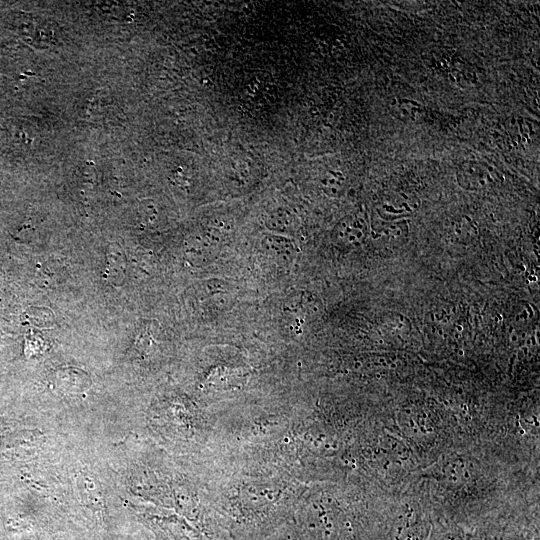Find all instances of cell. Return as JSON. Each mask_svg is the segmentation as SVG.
Instances as JSON below:
<instances>
[{
    "mask_svg": "<svg viewBox=\"0 0 540 540\" xmlns=\"http://www.w3.org/2000/svg\"><path fill=\"white\" fill-rule=\"evenodd\" d=\"M432 540H465L461 533L451 529H437Z\"/></svg>",
    "mask_w": 540,
    "mask_h": 540,
    "instance_id": "5",
    "label": "cell"
},
{
    "mask_svg": "<svg viewBox=\"0 0 540 540\" xmlns=\"http://www.w3.org/2000/svg\"><path fill=\"white\" fill-rule=\"evenodd\" d=\"M457 177L461 185L467 189H481L494 182L488 168L474 162L462 163Z\"/></svg>",
    "mask_w": 540,
    "mask_h": 540,
    "instance_id": "1",
    "label": "cell"
},
{
    "mask_svg": "<svg viewBox=\"0 0 540 540\" xmlns=\"http://www.w3.org/2000/svg\"><path fill=\"white\" fill-rule=\"evenodd\" d=\"M367 233V226L363 218L359 216H346L335 227V236L343 244H359Z\"/></svg>",
    "mask_w": 540,
    "mask_h": 540,
    "instance_id": "2",
    "label": "cell"
},
{
    "mask_svg": "<svg viewBox=\"0 0 540 540\" xmlns=\"http://www.w3.org/2000/svg\"><path fill=\"white\" fill-rule=\"evenodd\" d=\"M537 533L530 525H513L492 529L484 540H537Z\"/></svg>",
    "mask_w": 540,
    "mask_h": 540,
    "instance_id": "3",
    "label": "cell"
},
{
    "mask_svg": "<svg viewBox=\"0 0 540 540\" xmlns=\"http://www.w3.org/2000/svg\"><path fill=\"white\" fill-rule=\"evenodd\" d=\"M420 111L421 107H419L418 104L406 101L399 104L397 108V115L399 116V119L414 121L419 116Z\"/></svg>",
    "mask_w": 540,
    "mask_h": 540,
    "instance_id": "4",
    "label": "cell"
}]
</instances>
